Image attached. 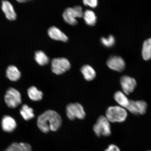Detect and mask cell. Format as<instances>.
Returning <instances> with one entry per match:
<instances>
[{"mask_svg":"<svg viewBox=\"0 0 151 151\" xmlns=\"http://www.w3.org/2000/svg\"><path fill=\"white\" fill-rule=\"evenodd\" d=\"M37 122L40 131L47 133L50 131H57L61 126L62 120L58 113L54 110H48L39 116Z\"/></svg>","mask_w":151,"mask_h":151,"instance_id":"obj_1","label":"cell"},{"mask_svg":"<svg viewBox=\"0 0 151 151\" xmlns=\"http://www.w3.org/2000/svg\"><path fill=\"white\" fill-rule=\"evenodd\" d=\"M66 115L70 120H73L75 119H83L86 116L83 107L79 103H70L66 108Z\"/></svg>","mask_w":151,"mask_h":151,"instance_id":"obj_4","label":"cell"},{"mask_svg":"<svg viewBox=\"0 0 151 151\" xmlns=\"http://www.w3.org/2000/svg\"><path fill=\"white\" fill-rule=\"evenodd\" d=\"M120 83L123 91L127 95L132 93L137 86L135 79L128 76H124L121 77Z\"/></svg>","mask_w":151,"mask_h":151,"instance_id":"obj_9","label":"cell"},{"mask_svg":"<svg viewBox=\"0 0 151 151\" xmlns=\"http://www.w3.org/2000/svg\"><path fill=\"white\" fill-rule=\"evenodd\" d=\"M107 64L109 68L119 72L123 71L125 67V61L119 56L111 57L107 60Z\"/></svg>","mask_w":151,"mask_h":151,"instance_id":"obj_10","label":"cell"},{"mask_svg":"<svg viewBox=\"0 0 151 151\" xmlns=\"http://www.w3.org/2000/svg\"><path fill=\"white\" fill-rule=\"evenodd\" d=\"M6 150L9 151H31L32 148L31 145L27 143L14 142Z\"/></svg>","mask_w":151,"mask_h":151,"instance_id":"obj_17","label":"cell"},{"mask_svg":"<svg viewBox=\"0 0 151 151\" xmlns=\"http://www.w3.org/2000/svg\"><path fill=\"white\" fill-rule=\"evenodd\" d=\"M83 2L85 5L88 6L92 8H95L98 5V1L97 0H84Z\"/></svg>","mask_w":151,"mask_h":151,"instance_id":"obj_24","label":"cell"},{"mask_svg":"<svg viewBox=\"0 0 151 151\" xmlns=\"http://www.w3.org/2000/svg\"><path fill=\"white\" fill-rule=\"evenodd\" d=\"M151 151V150H148V151Z\"/></svg>","mask_w":151,"mask_h":151,"instance_id":"obj_29","label":"cell"},{"mask_svg":"<svg viewBox=\"0 0 151 151\" xmlns=\"http://www.w3.org/2000/svg\"><path fill=\"white\" fill-rule=\"evenodd\" d=\"M6 76L11 81H16L19 79L21 73L16 67L10 65L7 68L6 71Z\"/></svg>","mask_w":151,"mask_h":151,"instance_id":"obj_16","label":"cell"},{"mask_svg":"<svg viewBox=\"0 0 151 151\" xmlns=\"http://www.w3.org/2000/svg\"><path fill=\"white\" fill-rule=\"evenodd\" d=\"M127 113L125 109L120 106H114L108 107L106 112V117L109 122H122L126 120Z\"/></svg>","mask_w":151,"mask_h":151,"instance_id":"obj_2","label":"cell"},{"mask_svg":"<svg viewBox=\"0 0 151 151\" xmlns=\"http://www.w3.org/2000/svg\"><path fill=\"white\" fill-rule=\"evenodd\" d=\"M83 17L85 22L88 25L90 26L95 25L97 21V17L93 11L86 10L83 13Z\"/></svg>","mask_w":151,"mask_h":151,"instance_id":"obj_19","label":"cell"},{"mask_svg":"<svg viewBox=\"0 0 151 151\" xmlns=\"http://www.w3.org/2000/svg\"><path fill=\"white\" fill-rule=\"evenodd\" d=\"M147 104L143 101H135L130 100L127 109L130 112L135 115H143L146 113Z\"/></svg>","mask_w":151,"mask_h":151,"instance_id":"obj_8","label":"cell"},{"mask_svg":"<svg viewBox=\"0 0 151 151\" xmlns=\"http://www.w3.org/2000/svg\"><path fill=\"white\" fill-rule=\"evenodd\" d=\"M151 38L145 40L143 42L142 47V57L145 60H148L151 58Z\"/></svg>","mask_w":151,"mask_h":151,"instance_id":"obj_20","label":"cell"},{"mask_svg":"<svg viewBox=\"0 0 151 151\" xmlns=\"http://www.w3.org/2000/svg\"><path fill=\"white\" fill-rule=\"evenodd\" d=\"M20 113L24 119L26 121L31 119L35 117L33 109L26 104L22 106Z\"/></svg>","mask_w":151,"mask_h":151,"instance_id":"obj_21","label":"cell"},{"mask_svg":"<svg viewBox=\"0 0 151 151\" xmlns=\"http://www.w3.org/2000/svg\"><path fill=\"white\" fill-rule=\"evenodd\" d=\"M93 130L98 137H108L111 134L110 122L106 116H100L93 126Z\"/></svg>","mask_w":151,"mask_h":151,"instance_id":"obj_3","label":"cell"},{"mask_svg":"<svg viewBox=\"0 0 151 151\" xmlns=\"http://www.w3.org/2000/svg\"><path fill=\"white\" fill-rule=\"evenodd\" d=\"M82 7L79 6L73 8H68L64 11L63 17L64 20L67 23L71 25H75L77 23V18H81L83 17Z\"/></svg>","mask_w":151,"mask_h":151,"instance_id":"obj_5","label":"cell"},{"mask_svg":"<svg viewBox=\"0 0 151 151\" xmlns=\"http://www.w3.org/2000/svg\"><path fill=\"white\" fill-rule=\"evenodd\" d=\"M82 73L86 80L88 81H92L95 78L96 73L93 68L88 65L83 66L81 69Z\"/></svg>","mask_w":151,"mask_h":151,"instance_id":"obj_15","label":"cell"},{"mask_svg":"<svg viewBox=\"0 0 151 151\" xmlns=\"http://www.w3.org/2000/svg\"><path fill=\"white\" fill-rule=\"evenodd\" d=\"M18 1L20 3H22L24 2H26V1H24V0H22V1Z\"/></svg>","mask_w":151,"mask_h":151,"instance_id":"obj_26","label":"cell"},{"mask_svg":"<svg viewBox=\"0 0 151 151\" xmlns=\"http://www.w3.org/2000/svg\"><path fill=\"white\" fill-rule=\"evenodd\" d=\"M150 56H151V53H150Z\"/></svg>","mask_w":151,"mask_h":151,"instance_id":"obj_28","label":"cell"},{"mask_svg":"<svg viewBox=\"0 0 151 151\" xmlns=\"http://www.w3.org/2000/svg\"><path fill=\"white\" fill-rule=\"evenodd\" d=\"M6 104L11 108H15L22 103L20 92L14 88H10L7 91L4 97Z\"/></svg>","mask_w":151,"mask_h":151,"instance_id":"obj_6","label":"cell"},{"mask_svg":"<svg viewBox=\"0 0 151 151\" xmlns=\"http://www.w3.org/2000/svg\"><path fill=\"white\" fill-rule=\"evenodd\" d=\"M27 93L28 97L32 101H40L42 99L43 92L37 89L35 86H31L28 88L27 90Z\"/></svg>","mask_w":151,"mask_h":151,"instance_id":"obj_18","label":"cell"},{"mask_svg":"<svg viewBox=\"0 0 151 151\" xmlns=\"http://www.w3.org/2000/svg\"><path fill=\"white\" fill-rule=\"evenodd\" d=\"M48 35L50 37L54 40L66 42L68 38L65 33L58 28L55 26L50 27L48 31Z\"/></svg>","mask_w":151,"mask_h":151,"instance_id":"obj_12","label":"cell"},{"mask_svg":"<svg viewBox=\"0 0 151 151\" xmlns=\"http://www.w3.org/2000/svg\"><path fill=\"white\" fill-rule=\"evenodd\" d=\"M70 64L68 60L65 58H54L52 62V70L58 75H61L69 70Z\"/></svg>","mask_w":151,"mask_h":151,"instance_id":"obj_7","label":"cell"},{"mask_svg":"<svg viewBox=\"0 0 151 151\" xmlns=\"http://www.w3.org/2000/svg\"><path fill=\"white\" fill-rule=\"evenodd\" d=\"M101 41L102 44L104 46L107 47H110L114 45L115 39L113 35H110L107 38H101Z\"/></svg>","mask_w":151,"mask_h":151,"instance_id":"obj_23","label":"cell"},{"mask_svg":"<svg viewBox=\"0 0 151 151\" xmlns=\"http://www.w3.org/2000/svg\"><path fill=\"white\" fill-rule=\"evenodd\" d=\"M1 127L5 132H12L17 127L16 121L12 117L9 116H3L1 122Z\"/></svg>","mask_w":151,"mask_h":151,"instance_id":"obj_11","label":"cell"},{"mask_svg":"<svg viewBox=\"0 0 151 151\" xmlns=\"http://www.w3.org/2000/svg\"><path fill=\"white\" fill-rule=\"evenodd\" d=\"M104 151H121L119 147L114 144H111L107 147Z\"/></svg>","mask_w":151,"mask_h":151,"instance_id":"obj_25","label":"cell"},{"mask_svg":"<svg viewBox=\"0 0 151 151\" xmlns=\"http://www.w3.org/2000/svg\"><path fill=\"white\" fill-rule=\"evenodd\" d=\"M114 99L120 106L124 108H127L129 103L130 100L128 99L126 94L121 91L115 92L114 95Z\"/></svg>","mask_w":151,"mask_h":151,"instance_id":"obj_14","label":"cell"},{"mask_svg":"<svg viewBox=\"0 0 151 151\" xmlns=\"http://www.w3.org/2000/svg\"><path fill=\"white\" fill-rule=\"evenodd\" d=\"M35 59L37 63L41 66L47 65L49 62L48 57L42 51H37L35 52Z\"/></svg>","mask_w":151,"mask_h":151,"instance_id":"obj_22","label":"cell"},{"mask_svg":"<svg viewBox=\"0 0 151 151\" xmlns=\"http://www.w3.org/2000/svg\"><path fill=\"white\" fill-rule=\"evenodd\" d=\"M4 151H9V150H6H6H4Z\"/></svg>","mask_w":151,"mask_h":151,"instance_id":"obj_27","label":"cell"},{"mask_svg":"<svg viewBox=\"0 0 151 151\" xmlns=\"http://www.w3.org/2000/svg\"><path fill=\"white\" fill-rule=\"evenodd\" d=\"M1 9L8 19L14 20L16 19L17 15L12 5L7 1H3L2 3Z\"/></svg>","mask_w":151,"mask_h":151,"instance_id":"obj_13","label":"cell"}]
</instances>
